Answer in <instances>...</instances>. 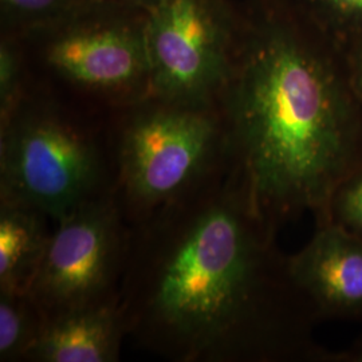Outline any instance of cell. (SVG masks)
<instances>
[{
	"label": "cell",
	"mask_w": 362,
	"mask_h": 362,
	"mask_svg": "<svg viewBox=\"0 0 362 362\" xmlns=\"http://www.w3.org/2000/svg\"><path fill=\"white\" fill-rule=\"evenodd\" d=\"M275 235L227 164L129 224L118 288L127 336L175 362H325L313 339L321 318Z\"/></svg>",
	"instance_id": "obj_1"
},
{
	"label": "cell",
	"mask_w": 362,
	"mask_h": 362,
	"mask_svg": "<svg viewBox=\"0 0 362 362\" xmlns=\"http://www.w3.org/2000/svg\"><path fill=\"white\" fill-rule=\"evenodd\" d=\"M246 22L216 104L227 169L275 231L305 212L322 224L339 185L362 168L345 42L274 1Z\"/></svg>",
	"instance_id": "obj_2"
},
{
	"label": "cell",
	"mask_w": 362,
	"mask_h": 362,
	"mask_svg": "<svg viewBox=\"0 0 362 362\" xmlns=\"http://www.w3.org/2000/svg\"><path fill=\"white\" fill-rule=\"evenodd\" d=\"M149 100L122 128L115 155V192L129 224L192 192L227 163L218 106Z\"/></svg>",
	"instance_id": "obj_3"
},
{
	"label": "cell",
	"mask_w": 362,
	"mask_h": 362,
	"mask_svg": "<svg viewBox=\"0 0 362 362\" xmlns=\"http://www.w3.org/2000/svg\"><path fill=\"white\" fill-rule=\"evenodd\" d=\"M104 153L90 136L49 113L22 106L0 133V202L31 208L58 223L115 189Z\"/></svg>",
	"instance_id": "obj_4"
},
{
	"label": "cell",
	"mask_w": 362,
	"mask_h": 362,
	"mask_svg": "<svg viewBox=\"0 0 362 362\" xmlns=\"http://www.w3.org/2000/svg\"><path fill=\"white\" fill-rule=\"evenodd\" d=\"M149 97L216 106L231 70L239 28L224 0H158L148 10Z\"/></svg>",
	"instance_id": "obj_5"
},
{
	"label": "cell",
	"mask_w": 362,
	"mask_h": 362,
	"mask_svg": "<svg viewBox=\"0 0 362 362\" xmlns=\"http://www.w3.org/2000/svg\"><path fill=\"white\" fill-rule=\"evenodd\" d=\"M128 239L115 189L59 220L27 291L45 320L118 299Z\"/></svg>",
	"instance_id": "obj_6"
},
{
	"label": "cell",
	"mask_w": 362,
	"mask_h": 362,
	"mask_svg": "<svg viewBox=\"0 0 362 362\" xmlns=\"http://www.w3.org/2000/svg\"><path fill=\"white\" fill-rule=\"evenodd\" d=\"M145 25L94 23L71 27L46 49V62L69 82L105 94L149 97L151 64Z\"/></svg>",
	"instance_id": "obj_7"
},
{
	"label": "cell",
	"mask_w": 362,
	"mask_h": 362,
	"mask_svg": "<svg viewBox=\"0 0 362 362\" xmlns=\"http://www.w3.org/2000/svg\"><path fill=\"white\" fill-rule=\"evenodd\" d=\"M293 281L322 318H362V238L327 221L288 257Z\"/></svg>",
	"instance_id": "obj_8"
},
{
	"label": "cell",
	"mask_w": 362,
	"mask_h": 362,
	"mask_svg": "<svg viewBox=\"0 0 362 362\" xmlns=\"http://www.w3.org/2000/svg\"><path fill=\"white\" fill-rule=\"evenodd\" d=\"M127 329L118 299L45 320L30 362H116Z\"/></svg>",
	"instance_id": "obj_9"
},
{
	"label": "cell",
	"mask_w": 362,
	"mask_h": 362,
	"mask_svg": "<svg viewBox=\"0 0 362 362\" xmlns=\"http://www.w3.org/2000/svg\"><path fill=\"white\" fill-rule=\"evenodd\" d=\"M46 221L31 208L0 202V291H28L52 233Z\"/></svg>",
	"instance_id": "obj_10"
},
{
	"label": "cell",
	"mask_w": 362,
	"mask_h": 362,
	"mask_svg": "<svg viewBox=\"0 0 362 362\" xmlns=\"http://www.w3.org/2000/svg\"><path fill=\"white\" fill-rule=\"evenodd\" d=\"M45 315L28 294L0 291V361H26Z\"/></svg>",
	"instance_id": "obj_11"
},
{
	"label": "cell",
	"mask_w": 362,
	"mask_h": 362,
	"mask_svg": "<svg viewBox=\"0 0 362 362\" xmlns=\"http://www.w3.org/2000/svg\"><path fill=\"white\" fill-rule=\"evenodd\" d=\"M298 7L342 42L362 37V0H298Z\"/></svg>",
	"instance_id": "obj_12"
},
{
	"label": "cell",
	"mask_w": 362,
	"mask_h": 362,
	"mask_svg": "<svg viewBox=\"0 0 362 362\" xmlns=\"http://www.w3.org/2000/svg\"><path fill=\"white\" fill-rule=\"evenodd\" d=\"M22 106V64L7 42L0 46V130L4 129Z\"/></svg>",
	"instance_id": "obj_13"
},
{
	"label": "cell",
	"mask_w": 362,
	"mask_h": 362,
	"mask_svg": "<svg viewBox=\"0 0 362 362\" xmlns=\"http://www.w3.org/2000/svg\"><path fill=\"white\" fill-rule=\"evenodd\" d=\"M327 221L336 223L362 238V168L337 189L325 223Z\"/></svg>",
	"instance_id": "obj_14"
},
{
	"label": "cell",
	"mask_w": 362,
	"mask_h": 362,
	"mask_svg": "<svg viewBox=\"0 0 362 362\" xmlns=\"http://www.w3.org/2000/svg\"><path fill=\"white\" fill-rule=\"evenodd\" d=\"M76 0H1L3 11L23 25H42L61 19L73 10Z\"/></svg>",
	"instance_id": "obj_15"
},
{
	"label": "cell",
	"mask_w": 362,
	"mask_h": 362,
	"mask_svg": "<svg viewBox=\"0 0 362 362\" xmlns=\"http://www.w3.org/2000/svg\"><path fill=\"white\" fill-rule=\"evenodd\" d=\"M345 52L351 86L362 105V37L345 42Z\"/></svg>",
	"instance_id": "obj_16"
},
{
	"label": "cell",
	"mask_w": 362,
	"mask_h": 362,
	"mask_svg": "<svg viewBox=\"0 0 362 362\" xmlns=\"http://www.w3.org/2000/svg\"><path fill=\"white\" fill-rule=\"evenodd\" d=\"M325 362H362V337H360L349 349L338 353L327 351Z\"/></svg>",
	"instance_id": "obj_17"
},
{
	"label": "cell",
	"mask_w": 362,
	"mask_h": 362,
	"mask_svg": "<svg viewBox=\"0 0 362 362\" xmlns=\"http://www.w3.org/2000/svg\"><path fill=\"white\" fill-rule=\"evenodd\" d=\"M119 1H122V3H128V4H132V6L144 7V8H146V11H148L149 8H152V7L155 6L156 3H157L158 0H119Z\"/></svg>",
	"instance_id": "obj_18"
}]
</instances>
